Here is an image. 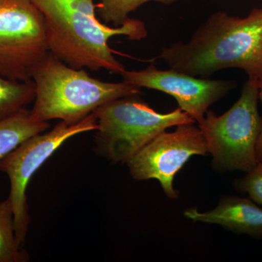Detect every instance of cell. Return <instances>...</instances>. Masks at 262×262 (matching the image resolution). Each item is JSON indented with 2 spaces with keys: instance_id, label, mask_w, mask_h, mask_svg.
<instances>
[{
  "instance_id": "277c9868",
  "label": "cell",
  "mask_w": 262,
  "mask_h": 262,
  "mask_svg": "<svg viewBox=\"0 0 262 262\" xmlns=\"http://www.w3.org/2000/svg\"><path fill=\"white\" fill-rule=\"evenodd\" d=\"M94 113L98 125L95 150L114 163H127L169 127L195 122L179 107L171 113H158L139 95L114 100Z\"/></svg>"
},
{
  "instance_id": "7c38bea8",
  "label": "cell",
  "mask_w": 262,
  "mask_h": 262,
  "mask_svg": "<svg viewBox=\"0 0 262 262\" xmlns=\"http://www.w3.org/2000/svg\"><path fill=\"white\" fill-rule=\"evenodd\" d=\"M35 96L36 85L32 80L21 82L0 75V120L26 108Z\"/></svg>"
},
{
  "instance_id": "2e32d148",
  "label": "cell",
  "mask_w": 262,
  "mask_h": 262,
  "mask_svg": "<svg viewBox=\"0 0 262 262\" xmlns=\"http://www.w3.org/2000/svg\"><path fill=\"white\" fill-rule=\"evenodd\" d=\"M258 98L261 100L262 102V84L259 88V92H258ZM256 159L258 162H262V130L261 134L257 141L256 148Z\"/></svg>"
},
{
  "instance_id": "ba28073f",
  "label": "cell",
  "mask_w": 262,
  "mask_h": 262,
  "mask_svg": "<svg viewBox=\"0 0 262 262\" xmlns=\"http://www.w3.org/2000/svg\"><path fill=\"white\" fill-rule=\"evenodd\" d=\"M192 123L177 126L173 132L163 131L127 162L132 178L156 179L171 199L179 193L173 187L175 176L194 155H206L208 146L200 127Z\"/></svg>"
},
{
  "instance_id": "3957f363",
  "label": "cell",
  "mask_w": 262,
  "mask_h": 262,
  "mask_svg": "<svg viewBox=\"0 0 262 262\" xmlns=\"http://www.w3.org/2000/svg\"><path fill=\"white\" fill-rule=\"evenodd\" d=\"M36 85L33 116L39 121L80 122L114 100L141 94V89L121 82H103L83 69L67 65L49 52L32 75Z\"/></svg>"
},
{
  "instance_id": "30bf717a",
  "label": "cell",
  "mask_w": 262,
  "mask_h": 262,
  "mask_svg": "<svg viewBox=\"0 0 262 262\" xmlns=\"http://www.w3.org/2000/svg\"><path fill=\"white\" fill-rule=\"evenodd\" d=\"M184 215L194 222L218 225L236 233L262 238V208L251 198L222 196L218 206L211 211L200 212L198 208H191Z\"/></svg>"
},
{
  "instance_id": "52a82bcc",
  "label": "cell",
  "mask_w": 262,
  "mask_h": 262,
  "mask_svg": "<svg viewBox=\"0 0 262 262\" xmlns=\"http://www.w3.org/2000/svg\"><path fill=\"white\" fill-rule=\"evenodd\" d=\"M49 52L42 13L29 0H0V75L32 80Z\"/></svg>"
},
{
  "instance_id": "9a60e30c",
  "label": "cell",
  "mask_w": 262,
  "mask_h": 262,
  "mask_svg": "<svg viewBox=\"0 0 262 262\" xmlns=\"http://www.w3.org/2000/svg\"><path fill=\"white\" fill-rule=\"evenodd\" d=\"M234 187L237 192L248 194L253 201L262 206V162H258L245 177L236 180Z\"/></svg>"
},
{
  "instance_id": "8fae6325",
  "label": "cell",
  "mask_w": 262,
  "mask_h": 262,
  "mask_svg": "<svg viewBox=\"0 0 262 262\" xmlns=\"http://www.w3.org/2000/svg\"><path fill=\"white\" fill-rule=\"evenodd\" d=\"M49 127V122L37 120L27 108L0 120V160L24 141L45 132Z\"/></svg>"
},
{
  "instance_id": "8992f818",
  "label": "cell",
  "mask_w": 262,
  "mask_h": 262,
  "mask_svg": "<svg viewBox=\"0 0 262 262\" xmlns=\"http://www.w3.org/2000/svg\"><path fill=\"white\" fill-rule=\"evenodd\" d=\"M98 127L95 113L75 123L61 121L51 130L24 141L0 160V171L6 173L10 180L8 198L13 206L15 236L20 246L25 243L31 222L27 198L31 179L65 141L82 133L96 131Z\"/></svg>"
},
{
  "instance_id": "4fadbf2b",
  "label": "cell",
  "mask_w": 262,
  "mask_h": 262,
  "mask_svg": "<svg viewBox=\"0 0 262 262\" xmlns=\"http://www.w3.org/2000/svg\"><path fill=\"white\" fill-rule=\"evenodd\" d=\"M29 253L15 236L14 213L9 198L0 203V262H27Z\"/></svg>"
},
{
  "instance_id": "7a4b0ae2",
  "label": "cell",
  "mask_w": 262,
  "mask_h": 262,
  "mask_svg": "<svg viewBox=\"0 0 262 262\" xmlns=\"http://www.w3.org/2000/svg\"><path fill=\"white\" fill-rule=\"evenodd\" d=\"M44 18L50 52L76 69L107 70L120 74L125 67L114 56L111 38L126 36L130 40L147 37L145 24L129 18L110 27L96 16L94 0H29Z\"/></svg>"
},
{
  "instance_id": "5b68a950",
  "label": "cell",
  "mask_w": 262,
  "mask_h": 262,
  "mask_svg": "<svg viewBox=\"0 0 262 262\" xmlns=\"http://www.w3.org/2000/svg\"><path fill=\"white\" fill-rule=\"evenodd\" d=\"M258 92V84L248 79L239 99L228 111L218 116L208 110L198 122L215 170L247 173L257 164L256 148L262 130Z\"/></svg>"
},
{
  "instance_id": "6da1fadb",
  "label": "cell",
  "mask_w": 262,
  "mask_h": 262,
  "mask_svg": "<svg viewBox=\"0 0 262 262\" xmlns=\"http://www.w3.org/2000/svg\"><path fill=\"white\" fill-rule=\"evenodd\" d=\"M158 58L170 68L203 78L225 69H239L260 88L262 9L253 8L245 18L216 12L198 27L188 42L162 48Z\"/></svg>"
},
{
  "instance_id": "5bb4252c",
  "label": "cell",
  "mask_w": 262,
  "mask_h": 262,
  "mask_svg": "<svg viewBox=\"0 0 262 262\" xmlns=\"http://www.w3.org/2000/svg\"><path fill=\"white\" fill-rule=\"evenodd\" d=\"M96 5L100 18L107 25L113 23L115 27H121L128 20L129 14L141 5L149 2L170 5L177 0H99Z\"/></svg>"
},
{
  "instance_id": "9c48e42d",
  "label": "cell",
  "mask_w": 262,
  "mask_h": 262,
  "mask_svg": "<svg viewBox=\"0 0 262 262\" xmlns=\"http://www.w3.org/2000/svg\"><path fill=\"white\" fill-rule=\"evenodd\" d=\"M122 81L139 88L156 90L173 96L184 113L199 122L208 108L237 87L233 80H210L170 68L160 70L151 64L142 70H125Z\"/></svg>"
}]
</instances>
